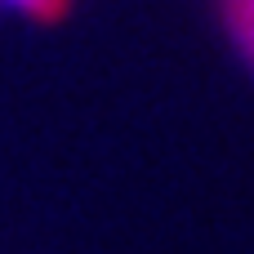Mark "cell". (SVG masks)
<instances>
[{
    "label": "cell",
    "mask_w": 254,
    "mask_h": 254,
    "mask_svg": "<svg viewBox=\"0 0 254 254\" xmlns=\"http://www.w3.org/2000/svg\"><path fill=\"white\" fill-rule=\"evenodd\" d=\"M9 4H18V9H27V13H36V18L63 13V0H9Z\"/></svg>",
    "instance_id": "1"
}]
</instances>
